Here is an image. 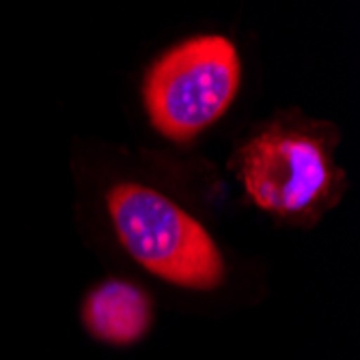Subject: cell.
<instances>
[{"label":"cell","mask_w":360,"mask_h":360,"mask_svg":"<svg viewBox=\"0 0 360 360\" xmlns=\"http://www.w3.org/2000/svg\"><path fill=\"white\" fill-rule=\"evenodd\" d=\"M240 82L242 63L233 41L199 35L153 60L143 80V104L162 136L190 143L233 104Z\"/></svg>","instance_id":"3"},{"label":"cell","mask_w":360,"mask_h":360,"mask_svg":"<svg viewBox=\"0 0 360 360\" xmlns=\"http://www.w3.org/2000/svg\"><path fill=\"white\" fill-rule=\"evenodd\" d=\"M106 205L119 242L145 270L199 291L222 283L224 259L214 238L169 196L121 181L108 190Z\"/></svg>","instance_id":"2"},{"label":"cell","mask_w":360,"mask_h":360,"mask_svg":"<svg viewBox=\"0 0 360 360\" xmlns=\"http://www.w3.org/2000/svg\"><path fill=\"white\" fill-rule=\"evenodd\" d=\"M333 149L328 125L274 121L238 149L233 169L259 210L278 218H304L339 199L343 171Z\"/></svg>","instance_id":"1"},{"label":"cell","mask_w":360,"mask_h":360,"mask_svg":"<svg viewBox=\"0 0 360 360\" xmlns=\"http://www.w3.org/2000/svg\"><path fill=\"white\" fill-rule=\"evenodd\" d=\"M151 302L139 285L110 278L89 291L82 319L89 333L106 343H134L151 323Z\"/></svg>","instance_id":"4"}]
</instances>
